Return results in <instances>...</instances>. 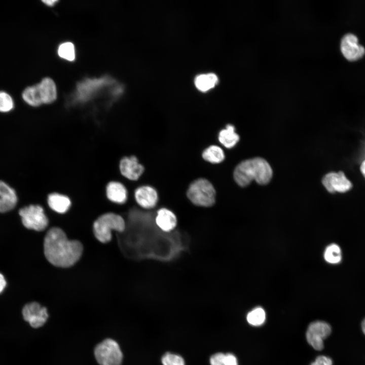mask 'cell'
I'll return each mask as SVG.
<instances>
[{"instance_id":"cell-19","label":"cell","mask_w":365,"mask_h":365,"mask_svg":"<svg viewBox=\"0 0 365 365\" xmlns=\"http://www.w3.org/2000/svg\"><path fill=\"white\" fill-rule=\"evenodd\" d=\"M218 82V77L211 72L198 75L194 80L196 88L202 92H207L213 88Z\"/></svg>"},{"instance_id":"cell-9","label":"cell","mask_w":365,"mask_h":365,"mask_svg":"<svg viewBox=\"0 0 365 365\" xmlns=\"http://www.w3.org/2000/svg\"><path fill=\"white\" fill-rule=\"evenodd\" d=\"M23 317L34 328L43 325L48 317L47 309L37 302H31L22 309Z\"/></svg>"},{"instance_id":"cell-6","label":"cell","mask_w":365,"mask_h":365,"mask_svg":"<svg viewBox=\"0 0 365 365\" xmlns=\"http://www.w3.org/2000/svg\"><path fill=\"white\" fill-rule=\"evenodd\" d=\"M96 359L100 365H121L123 354L115 340L107 339L98 344L94 350Z\"/></svg>"},{"instance_id":"cell-23","label":"cell","mask_w":365,"mask_h":365,"mask_svg":"<svg viewBox=\"0 0 365 365\" xmlns=\"http://www.w3.org/2000/svg\"><path fill=\"white\" fill-rule=\"evenodd\" d=\"M247 322L253 326L263 324L266 319V313L261 307H257L250 311L247 315Z\"/></svg>"},{"instance_id":"cell-5","label":"cell","mask_w":365,"mask_h":365,"mask_svg":"<svg viewBox=\"0 0 365 365\" xmlns=\"http://www.w3.org/2000/svg\"><path fill=\"white\" fill-rule=\"evenodd\" d=\"M187 194L189 199L199 206H211L215 200V189L212 184L205 178H198L193 181Z\"/></svg>"},{"instance_id":"cell-4","label":"cell","mask_w":365,"mask_h":365,"mask_svg":"<svg viewBox=\"0 0 365 365\" xmlns=\"http://www.w3.org/2000/svg\"><path fill=\"white\" fill-rule=\"evenodd\" d=\"M125 228V222L120 215L113 212L100 215L93 224V232L96 239L102 243L112 239V230L120 232Z\"/></svg>"},{"instance_id":"cell-14","label":"cell","mask_w":365,"mask_h":365,"mask_svg":"<svg viewBox=\"0 0 365 365\" xmlns=\"http://www.w3.org/2000/svg\"><path fill=\"white\" fill-rule=\"evenodd\" d=\"M134 197L138 204L145 209L154 207L158 201L157 191L150 186H142L137 188Z\"/></svg>"},{"instance_id":"cell-21","label":"cell","mask_w":365,"mask_h":365,"mask_svg":"<svg viewBox=\"0 0 365 365\" xmlns=\"http://www.w3.org/2000/svg\"><path fill=\"white\" fill-rule=\"evenodd\" d=\"M202 155L205 161L213 164L221 163L225 159L223 149L216 145H210L205 149Z\"/></svg>"},{"instance_id":"cell-24","label":"cell","mask_w":365,"mask_h":365,"mask_svg":"<svg viewBox=\"0 0 365 365\" xmlns=\"http://www.w3.org/2000/svg\"><path fill=\"white\" fill-rule=\"evenodd\" d=\"M58 54L60 57L67 61H74L75 59L74 45L69 42L62 43L58 47Z\"/></svg>"},{"instance_id":"cell-3","label":"cell","mask_w":365,"mask_h":365,"mask_svg":"<svg viewBox=\"0 0 365 365\" xmlns=\"http://www.w3.org/2000/svg\"><path fill=\"white\" fill-rule=\"evenodd\" d=\"M22 97L26 103L34 107L52 103L57 98L56 84L51 78H45L40 83L26 87Z\"/></svg>"},{"instance_id":"cell-13","label":"cell","mask_w":365,"mask_h":365,"mask_svg":"<svg viewBox=\"0 0 365 365\" xmlns=\"http://www.w3.org/2000/svg\"><path fill=\"white\" fill-rule=\"evenodd\" d=\"M119 167L121 174L131 180H137L144 171L143 166L134 156L123 158Z\"/></svg>"},{"instance_id":"cell-18","label":"cell","mask_w":365,"mask_h":365,"mask_svg":"<svg viewBox=\"0 0 365 365\" xmlns=\"http://www.w3.org/2000/svg\"><path fill=\"white\" fill-rule=\"evenodd\" d=\"M48 203L54 211L59 213H64L69 209L71 201L66 196L54 193L48 196Z\"/></svg>"},{"instance_id":"cell-32","label":"cell","mask_w":365,"mask_h":365,"mask_svg":"<svg viewBox=\"0 0 365 365\" xmlns=\"http://www.w3.org/2000/svg\"><path fill=\"white\" fill-rule=\"evenodd\" d=\"M360 170L363 175L365 177V160H364L361 164Z\"/></svg>"},{"instance_id":"cell-2","label":"cell","mask_w":365,"mask_h":365,"mask_svg":"<svg viewBox=\"0 0 365 365\" xmlns=\"http://www.w3.org/2000/svg\"><path fill=\"white\" fill-rule=\"evenodd\" d=\"M272 169L264 159L257 157L244 160L235 168L233 176L236 182L244 187L254 180L260 185L267 184L272 177Z\"/></svg>"},{"instance_id":"cell-28","label":"cell","mask_w":365,"mask_h":365,"mask_svg":"<svg viewBox=\"0 0 365 365\" xmlns=\"http://www.w3.org/2000/svg\"><path fill=\"white\" fill-rule=\"evenodd\" d=\"M311 365H333L332 359L324 355L318 356Z\"/></svg>"},{"instance_id":"cell-1","label":"cell","mask_w":365,"mask_h":365,"mask_svg":"<svg viewBox=\"0 0 365 365\" xmlns=\"http://www.w3.org/2000/svg\"><path fill=\"white\" fill-rule=\"evenodd\" d=\"M44 254L53 265L69 267L81 258L83 247L78 240H70L59 228H51L46 233L44 242Z\"/></svg>"},{"instance_id":"cell-26","label":"cell","mask_w":365,"mask_h":365,"mask_svg":"<svg viewBox=\"0 0 365 365\" xmlns=\"http://www.w3.org/2000/svg\"><path fill=\"white\" fill-rule=\"evenodd\" d=\"M163 365H185L183 358L176 354L166 353L162 357Z\"/></svg>"},{"instance_id":"cell-16","label":"cell","mask_w":365,"mask_h":365,"mask_svg":"<svg viewBox=\"0 0 365 365\" xmlns=\"http://www.w3.org/2000/svg\"><path fill=\"white\" fill-rule=\"evenodd\" d=\"M155 221L158 227L164 232L172 231L177 224V218L175 214L166 208H162L158 210Z\"/></svg>"},{"instance_id":"cell-25","label":"cell","mask_w":365,"mask_h":365,"mask_svg":"<svg viewBox=\"0 0 365 365\" xmlns=\"http://www.w3.org/2000/svg\"><path fill=\"white\" fill-rule=\"evenodd\" d=\"M14 107L12 97L5 91H0V112L7 113Z\"/></svg>"},{"instance_id":"cell-31","label":"cell","mask_w":365,"mask_h":365,"mask_svg":"<svg viewBox=\"0 0 365 365\" xmlns=\"http://www.w3.org/2000/svg\"><path fill=\"white\" fill-rule=\"evenodd\" d=\"M45 4L49 6H53L57 2V1L55 0H49V1H42Z\"/></svg>"},{"instance_id":"cell-11","label":"cell","mask_w":365,"mask_h":365,"mask_svg":"<svg viewBox=\"0 0 365 365\" xmlns=\"http://www.w3.org/2000/svg\"><path fill=\"white\" fill-rule=\"evenodd\" d=\"M322 182L327 191L331 193H344L352 188L351 182L342 171L326 174L323 177Z\"/></svg>"},{"instance_id":"cell-30","label":"cell","mask_w":365,"mask_h":365,"mask_svg":"<svg viewBox=\"0 0 365 365\" xmlns=\"http://www.w3.org/2000/svg\"><path fill=\"white\" fill-rule=\"evenodd\" d=\"M6 285V281L4 276L0 273V293L4 289Z\"/></svg>"},{"instance_id":"cell-22","label":"cell","mask_w":365,"mask_h":365,"mask_svg":"<svg viewBox=\"0 0 365 365\" xmlns=\"http://www.w3.org/2000/svg\"><path fill=\"white\" fill-rule=\"evenodd\" d=\"M324 258L330 264H337L340 263L342 252L340 246L335 243L329 245L325 249Z\"/></svg>"},{"instance_id":"cell-10","label":"cell","mask_w":365,"mask_h":365,"mask_svg":"<svg viewBox=\"0 0 365 365\" xmlns=\"http://www.w3.org/2000/svg\"><path fill=\"white\" fill-rule=\"evenodd\" d=\"M112 82V81L107 77L85 80L79 83L77 87L76 99L80 102H85L90 98L93 92Z\"/></svg>"},{"instance_id":"cell-33","label":"cell","mask_w":365,"mask_h":365,"mask_svg":"<svg viewBox=\"0 0 365 365\" xmlns=\"http://www.w3.org/2000/svg\"><path fill=\"white\" fill-rule=\"evenodd\" d=\"M361 328L363 334L365 335V318L361 321Z\"/></svg>"},{"instance_id":"cell-7","label":"cell","mask_w":365,"mask_h":365,"mask_svg":"<svg viewBox=\"0 0 365 365\" xmlns=\"http://www.w3.org/2000/svg\"><path fill=\"white\" fill-rule=\"evenodd\" d=\"M19 214L23 225L27 229L41 231L48 225V218L44 209L39 205H30L22 208Z\"/></svg>"},{"instance_id":"cell-12","label":"cell","mask_w":365,"mask_h":365,"mask_svg":"<svg viewBox=\"0 0 365 365\" xmlns=\"http://www.w3.org/2000/svg\"><path fill=\"white\" fill-rule=\"evenodd\" d=\"M341 50L344 56L350 61L357 60L365 53L364 47L358 43L357 36L352 33H347L343 37Z\"/></svg>"},{"instance_id":"cell-15","label":"cell","mask_w":365,"mask_h":365,"mask_svg":"<svg viewBox=\"0 0 365 365\" xmlns=\"http://www.w3.org/2000/svg\"><path fill=\"white\" fill-rule=\"evenodd\" d=\"M17 202V196L14 189L5 182L0 180V212L4 213L13 209Z\"/></svg>"},{"instance_id":"cell-29","label":"cell","mask_w":365,"mask_h":365,"mask_svg":"<svg viewBox=\"0 0 365 365\" xmlns=\"http://www.w3.org/2000/svg\"><path fill=\"white\" fill-rule=\"evenodd\" d=\"M225 365H238L236 356L232 353L225 354Z\"/></svg>"},{"instance_id":"cell-27","label":"cell","mask_w":365,"mask_h":365,"mask_svg":"<svg viewBox=\"0 0 365 365\" xmlns=\"http://www.w3.org/2000/svg\"><path fill=\"white\" fill-rule=\"evenodd\" d=\"M225 354L218 352L212 355L210 358V365H225Z\"/></svg>"},{"instance_id":"cell-20","label":"cell","mask_w":365,"mask_h":365,"mask_svg":"<svg viewBox=\"0 0 365 365\" xmlns=\"http://www.w3.org/2000/svg\"><path fill=\"white\" fill-rule=\"evenodd\" d=\"M218 138L220 143L228 149L234 147L239 140V136L231 124L227 125L226 128L220 131Z\"/></svg>"},{"instance_id":"cell-8","label":"cell","mask_w":365,"mask_h":365,"mask_svg":"<svg viewBox=\"0 0 365 365\" xmlns=\"http://www.w3.org/2000/svg\"><path fill=\"white\" fill-rule=\"evenodd\" d=\"M331 325L323 321L311 323L306 332L308 343L315 350H321L324 347L323 341L331 334Z\"/></svg>"},{"instance_id":"cell-17","label":"cell","mask_w":365,"mask_h":365,"mask_svg":"<svg viewBox=\"0 0 365 365\" xmlns=\"http://www.w3.org/2000/svg\"><path fill=\"white\" fill-rule=\"evenodd\" d=\"M106 194L110 200L117 203H124L127 199V191L125 187L118 181H111L107 184Z\"/></svg>"}]
</instances>
